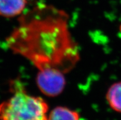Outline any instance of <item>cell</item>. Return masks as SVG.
Listing matches in <instances>:
<instances>
[{
  "mask_svg": "<svg viewBox=\"0 0 121 120\" xmlns=\"http://www.w3.org/2000/svg\"><path fill=\"white\" fill-rule=\"evenodd\" d=\"M106 98L111 108L117 112L121 113V82L114 83L109 87Z\"/></svg>",
  "mask_w": 121,
  "mask_h": 120,
  "instance_id": "obj_5",
  "label": "cell"
},
{
  "mask_svg": "<svg viewBox=\"0 0 121 120\" xmlns=\"http://www.w3.org/2000/svg\"><path fill=\"white\" fill-rule=\"evenodd\" d=\"M80 115L76 111L66 107L58 106L50 112L48 120H79Z\"/></svg>",
  "mask_w": 121,
  "mask_h": 120,
  "instance_id": "obj_6",
  "label": "cell"
},
{
  "mask_svg": "<svg viewBox=\"0 0 121 120\" xmlns=\"http://www.w3.org/2000/svg\"><path fill=\"white\" fill-rule=\"evenodd\" d=\"M68 15L52 6H39L22 15L7 39L9 49L29 60L38 70L55 69L64 74L79 60L68 28Z\"/></svg>",
  "mask_w": 121,
  "mask_h": 120,
  "instance_id": "obj_1",
  "label": "cell"
},
{
  "mask_svg": "<svg viewBox=\"0 0 121 120\" xmlns=\"http://www.w3.org/2000/svg\"><path fill=\"white\" fill-rule=\"evenodd\" d=\"M27 0H0V15L6 18L17 16L23 12Z\"/></svg>",
  "mask_w": 121,
  "mask_h": 120,
  "instance_id": "obj_4",
  "label": "cell"
},
{
  "mask_svg": "<svg viewBox=\"0 0 121 120\" xmlns=\"http://www.w3.org/2000/svg\"><path fill=\"white\" fill-rule=\"evenodd\" d=\"M12 96L0 103V120H48V103L42 97L28 94L22 82L11 81Z\"/></svg>",
  "mask_w": 121,
  "mask_h": 120,
  "instance_id": "obj_2",
  "label": "cell"
},
{
  "mask_svg": "<svg viewBox=\"0 0 121 120\" xmlns=\"http://www.w3.org/2000/svg\"><path fill=\"white\" fill-rule=\"evenodd\" d=\"M65 74L55 69L38 70L36 82L39 90L49 97H56L63 91L66 86Z\"/></svg>",
  "mask_w": 121,
  "mask_h": 120,
  "instance_id": "obj_3",
  "label": "cell"
}]
</instances>
